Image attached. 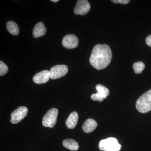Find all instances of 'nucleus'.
Instances as JSON below:
<instances>
[{
    "mask_svg": "<svg viewBox=\"0 0 151 151\" xmlns=\"http://www.w3.org/2000/svg\"><path fill=\"white\" fill-rule=\"evenodd\" d=\"M112 52L110 47L106 44H97L92 49L89 62L92 67L102 70L111 63Z\"/></svg>",
    "mask_w": 151,
    "mask_h": 151,
    "instance_id": "f257e3e1",
    "label": "nucleus"
},
{
    "mask_svg": "<svg viewBox=\"0 0 151 151\" xmlns=\"http://www.w3.org/2000/svg\"><path fill=\"white\" fill-rule=\"evenodd\" d=\"M136 107L140 113H146L151 111V89L139 97L137 100Z\"/></svg>",
    "mask_w": 151,
    "mask_h": 151,
    "instance_id": "f03ea898",
    "label": "nucleus"
},
{
    "mask_svg": "<svg viewBox=\"0 0 151 151\" xmlns=\"http://www.w3.org/2000/svg\"><path fill=\"white\" fill-rule=\"evenodd\" d=\"M99 148L104 151H119L121 150V145L116 138L110 137L100 141Z\"/></svg>",
    "mask_w": 151,
    "mask_h": 151,
    "instance_id": "7ed1b4c3",
    "label": "nucleus"
},
{
    "mask_svg": "<svg viewBox=\"0 0 151 151\" xmlns=\"http://www.w3.org/2000/svg\"><path fill=\"white\" fill-rule=\"evenodd\" d=\"M58 113V110L55 108H52L48 111L44 116L42 120L44 127L50 128L54 127L56 124Z\"/></svg>",
    "mask_w": 151,
    "mask_h": 151,
    "instance_id": "20e7f679",
    "label": "nucleus"
},
{
    "mask_svg": "<svg viewBox=\"0 0 151 151\" xmlns=\"http://www.w3.org/2000/svg\"><path fill=\"white\" fill-rule=\"evenodd\" d=\"M28 110L27 107L21 106L17 108L11 115V122L17 124L21 122L27 115Z\"/></svg>",
    "mask_w": 151,
    "mask_h": 151,
    "instance_id": "39448f33",
    "label": "nucleus"
},
{
    "mask_svg": "<svg viewBox=\"0 0 151 151\" xmlns=\"http://www.w3.org/2000/svg\"><path fill=\"white\" fill-rule=\"evenodd\" d=\"M68 68L65 65H58L51 68L50 71V78L58 79L63 77L67 73Z\"/></svg>",
    "mask_w": 151,
    "mask_h": 151,
    "instance_id": "423d86ee",
    "label": "nucleus"
},
{
    "mask_svg": "<svg viewBox=\"0 0 151 151\" xmlns=\"http://www.w3.org/2000/svg\"><path fill=\"white\" fill-rule=\"evenodd\" d=\"M90 9V4L87 0H78L73 9V12L76 15H84L88 13Z\"/></svg>",
    "mask_w": 151,
    "mask_h": 151,
    "instance_id": "0eeeda50",
    "label": "nucleus"
},
{
    "mask_svg": "<svg viewBox=\"0 0 151 151\" xmlns=\"http://www.w3.org/2000/svg\"><path fill=\"white\" fill-rule=\"evenodd\" d=\"M95 87L97 90V93L91 95V99L94 101L102 102L103 101V99L106 98L109 94V90L108 88L101 84H97Z\"/></svg>",
    "mask_w": 151,
    "mask_h": 151,
    "instance_id": "6e6552de",
    "label": "nucleus"
},
{
    "mask_svg": "<svg viewBox=\"0 0 151 151\" xmlns=\"http://www.w3.org/2000/svg\"><path fill=\"white\" fill-rule=\"evenodd\" d=\"M62 44L65 48L70 49L76 48L78 45V38L74 35H68L63 39Z\"/></svg>",
    "mask_w": 151,
    "mask_h": 151,
    "instance_id": "1a4fd4ad",
    "label": "nucleus"
},
{
    "mask_svg": "<svg viewBox=\"0 0 151 151\" xmlns=\"http://www.w3.org/2000/svg\"><path fill=\"white\" fill-rule=\"evenodd\" d=\"M50 78V71L44 70L36 74L33 78V80L35 84H43L47 83Z\"/></svg>",
    "mask_w": 151,
    "mask_h": 151,
    "instance_id": "9d476101",
    "label": "nucleus"
},
{
    "mask_svg": "<svg viewBox=\"0 0 151 151\" xmlns=\"http://www.w3.org/2000/svg\"><path fill=\"white\" fill-rule=\"evenodd\" d=\"M46 32V29L42 22H40L35 25L33 30V35L35 38L43 36Z\"/></svg>",
    "mask_w": 151,
    "mask_h": 151,
    "instance_id": "9b49d317",
    "label": "nucleus"
},
{
    "mask_svg": "<svg viewBox=\"0 0 151 151\" xmlns=\"http://www.w3.org/2000/svg\"><path fill=\"white\" fill-rule=\"evenodd\" d=\"M97 126V122L92 119H87L82 126V129L86 133H91L96 129Z\"/></svg>",
    "mask_w": 151,
    "mask_h": 151,
    "instance_id": "f8f14e48",
    "label": "nucleus"
},
{
    "mask_svg": "<svg viewBox=\"0 0 151 151\" xmlns=\"http://www.w3.org/2000/svg\"><path fill=\"white\" fill-rule=\"evenodd\" d=\"M78 119V113L76 112H72L67 118L66 125L69 129H73L77 125Z\"/></svg>",
    "mask_w": 151,
    "mask_h": 151,
    "instance_id": "ddd939ff",
    "label": "nucleus"
},
{
    "mask_svg": "<svg viewBox=\"0 0 151 151\" xmlns=\"http://www.w3.org/2000/svg\"><path fill=\"white\" fill-rule=\"evenodd\" d=\"M63 145L66 148L71 151H76L79 148L78 143L72 139H67L63 142Z\"/></svg>",
    "mask_w": 151,
    "mask_h": 151,
    "instance_id": "4468645a",
    "label": "nucleus"
},
{
    "mask_svg": "<svg viewBox=\"0 0 151 151\" xmlns=\"http://www.w3.org/2000/svg\"><path fill=\"white\" fill-rule=\"evenodd\" d=\"M7 29L9 32L13 35H17L19 32L18 26L13 21H9L6 24Z\"/></svg>",
    "mask_w": 151,
    "mask_h": 151,
    "instance_id": "2eb2a0df",
    "label": "nucleus"
},
{
    "mask_svg": "<svg viewBox=\"0 0 151 151\" xmlns=\"http://www.w3.org/2000/svg\"><path fill=\"white\" fill-rule=\"evenodd\" d=\"M133 68L135 73L140 74L145 69V64L142 62H135L133 64Z\"/></svg>",
    "mask_w": 151,
    "mask_h": 151,
    "instance_id": "dca6fc26",
    "label": "nucleus"
},
{
    "mask_svg": "<svg viewBox=\"0 0 151 151\" xmlns=\"http://www.w3.org/2000/svg\"><path fill=\"white\" fill-rule=\"evenodd\" d=\"M7 65L3 61H0V76H2L6 74L8 71Z\"/></svg>",
    "mask_w": 151,
    "mask_h": 151,
    "instance_id": "f3484780",
    "label": "nucleus"
},
{
    "mask_svg": "<svg viewBox=\"0 0 151 151\" xmlns=\"http://www.w3.org/2000/svg\"><path fill=\"white\" fill-rule=\"evenodd\" d=\"M111 1L115 4H127L130 2L129 0H112Z\"/></svg>",
    "mask_w": 151,
    "mask_h": 151,
    "instance_id": "a211bd4d",
    "label": "nucleus"
},
{
    "mask_svg": "<svg viewBox=\"0 0 151 151\" xmlns=\"http://www.w3.org/2000/svg\"><path fill=\"white\" fill-rule=\"evenodd\" d=\"M146 43L147 45L151 47V35L146 38Z\"/></svg>",
    "mask_w": 151,
    "mask_h": 151,
    "instance_id": "6ab92c4d",
    "label": "nucleus"
},
{
    "mask_svg": "<svg viewBox=\"0 0 151 151\" xmlns=\"http://www.w3.org/2000/svg\"><path fill=\"white\" fill-rule=\"evenodd\" d=\"M59 0H52L51 1L53 2H58Z\"/></svg>",
    "mask_w": 151,
    "mask_h": 151,
    "instance_id": "aec40b11",
    "label": "nucleus"
}]
</instances>
